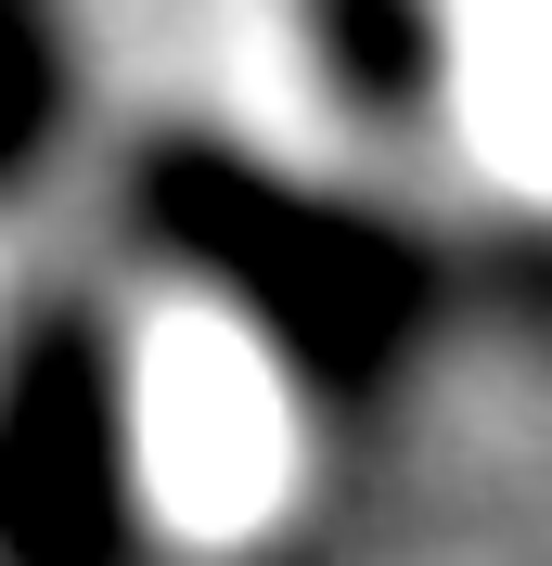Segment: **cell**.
Wrapping results in <instances>:
<instances>
[{"label":"cell","instance_id":"obj_1","mask_svg":"<svg viewBox=\"0 0 552 566\" xmlns=\"http://www.w3.org/2000/svg\"><path fill=\"white\" fill-rule=\"evenodd\" d=\"M116 232L206 310H232L244 348L335 424L399 412V387L449 335V258L424 245V219L373 207L321 168H283L206 116L129 142Z\"/></svg>","mask_w":552,"mask_h":566},{"label":"cell","instance_id":"obj_4","mask_svg":"<svg viewBox=\"0 0 552 566\" xmlns=\"http://www.w3.org/2000/svg\"><path fill=\"white\" fill-rule=\"evenodd\" d=\"M77 129V0H0V207Z\"/></svg>","mask_w":552,"mask_h":566},{"label":"cell","instance_id":"obj_2","mask_svg":"<svg viewBox=\"0 0 552 566\" xmlns=\"http://www.w3.org/2000/svg\"><path fill=\"white\" fill-rule=\"evenodd\" d=\"M0 566H155L141 360L104 283H39L0 335Z\"/></svg>","mask_w":552,"mask_h":566},{"label":"cell","instance_id":"obj_3","mask_svg":"<svg viewBox=\"0 0 552 566\" xmlns=\"http://www.w3.org/2000/svg\"><path fill=\"white\" fill-rule=\"evenodd\" d=\"M296 39L347 104V129L412 142L449 116V0H296Z\"/></svg>","mask_w":552,"mask_h":566}]
</instances>
